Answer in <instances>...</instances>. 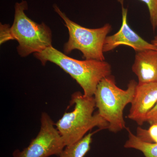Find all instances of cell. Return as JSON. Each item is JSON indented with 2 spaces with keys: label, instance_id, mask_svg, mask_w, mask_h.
<instances>
[{
  "label": "cell",
  "instance_id": "cell-1",
  "mask_svg": "<svg viewBox=\"0 0 157 157\" xmlns=\"http://www.w3.org/2000/svg\"><path fill=\"white\" fill-rule=\"evenodd\" d=\"M34 56L43 65L47 62L55 64L68 73L80 85L83 94L94 97L98 84L111 75V65L105 61L95 59L79 60L70 58L51 46Z\"/></svg>",
  "mask_w": 157,
  "mask_h": 157
},
{
  "label": "cell",
  "instance_id": "cell-2",
  "mask_svg": "<svg viewBox=\"0 0 157 157\" xmlns=\"http://www.w3.org/2000/svg\"><path fill=\"white\" fill-rule=\"evenodd\" d=\"M70 103L74 104L73 111L65 113L55 124L66 146L76 143L95 127L108 129L109 124L98 112L94 97H87L80 92L72 95Z\"/></svg>",
  "mask_w": 157,
  "mask_h": 157
},
{
  "label": "cell",
  "instance_id": "cell-3",
  "mask_svg": "<svg viewBox=\"0 0 157 157\" xmlns=\"http://www.w3.org/2000/svg\"><path fill=\"white\" fill-rule=\"evenodd\" d=\"M137 83L130 80L126 90L117 86L115 77L112 75L103 78L98 84L94 95L98 112L109 124L108 130L117 133L126 128L124 109L131 104Z\"/></svg>",
  "mask_w": 157,
  "mask_h": 157
},
{
  "label": "cell",
  "instance_id": "cell-4",
  "mask_svg": "<svg viewBox=\"0 0 157 157\" xmlns=\"http://www.w3.org/2000/svg\"><path fill=\"white\" fill-rule=\"evenodd\" d=\"M28 9L26 1L15 3L14 22L11 27L13 39L18 42L17 52L22 57L52 46L50 28L44 23L38 24L29 18L25 12Z\"/></svg>",
  "mask_w": 157,
  "mask_h": 157
},
{
  "label": "cell",
  "instance_id": "cell-5",
  "mask_svg": "<svg viewBox=\"0 0 157 157\" xmlns=\"http://www.w3.org/2000/svg\"><path fill=\"white\" fill-rule=\"evenodd\" d=\"M53 7L64 21L69 32V40L63 47L65 54L77 49L82 53L85 59L105 61L103 48L105 39L112 30L111 25L106 24L97 29L83 27L68 18L56 5L54 4Z\"/></svg>",
  "mask_w": 157,
  "mask_h": 157
},
{
  "label": "cell",
  "instance_id": "cell-6",
  "mask_svg": "<svg viewBox=\"0 0 157 157\" xmlns=\"http://www.w3.org/2000/svg\"><path fill=\"white\" fill-rule=\"evenodd\" d=\"M41 127L36 137L22 151L16 150L14 157H48L59 156L66 145L63 137L48 113H42Z\"/></svg>",
  "mask_w": 157,
  "mask_h": 157
},
{
  "label": "cell",
  "instance_id": "cell-7",
  "mask_svg": "<svg viewBox=\"0 0 157 157\" xmlns=\"http://www.w3.org/2000/svg\"><path fill=\"white\" fill-rule=\"evenodd\" d=\"M128 11V9L122 5L121 26L117 33L106 37L103 48L104 53L111 51L121 45L129 46L136 52L147 49L157 50L151 43L145 41L129 26L127 21Z\"/></svg>",
  "mask_w": 157,
  "mask_h": 157
},
{
  "label": "cell",
  "instance_id": "cell-8",
  "mask_svg": "<svg viewBox=\"0 0 157 157\" xmlns=\"http://www.w3.org/2000/svg\"><path fill=\"white\" fill-rule=\"evenodd\" d=\"M157 103V82L137 83L128 117L139 126Z\"/></svg>",
  "mask_w": 157,
  "mask_h": 157
},
{
  "label": "cell",
  "instance_id": "cell-9",
  "mask_svg": "<svg viewBox=\"0 0 157 157\" xmlns=\"http://www.w3.org/2000/svg\"><path fill=\"white\" fill-rule=\"evenodd\" d=\"M132 70L139 83L157 82V50L147 49L136 52Z\"/></svg>",
  "mask_w": 157,
  "mask_h": 157
},
{
  "label": "cell",
  "instance_id": "cell-10",
  "mask_svg": "<svg viewBox=\"0 0 157 157\" xmlns=\"http://www.w3.org/2000/svg\"><path fill=\"white\" fill-rule=\"evenodd\" d=\"M128 133V140L124 145L127 148H133L143 153L145 157H157V144L148 143L140 139L127 128Z\"/></svg>",
  "mask_w": 157,
  "mask_h": 157
},
{
  "label": "cell",
  "instance_id": "cell-11",
  "mask_svg": "<svg viewBox=\"0 0 157 157\" xmlns=\"http://www.w3.org/2000/svg\"><path fill=\"white\" fill-rule=\"evenodd\" d=\"M94 132L88 133L76 143L65 147L59 157H84L89 151Z\"/></svg>",
  "mask_w": 157,
  "mask_h": 157
},
{
  "label": "cell",
  "instance_id": "cell-12",
  "mask_svg": "<svg viewBox=\"0 0 157 157\" xmlns=\"http://www.w3.org/2000/svg\"><path fill=\"white\" fill-rule=\"evenodd\" d=\"M148 8L150 19L153 31L157 28V0H140Z\"/></svg>",
  "mask_w": 157,
  "mask_h": 157
},
{
  "label": "cell",
  "instance_id": "cell-13",
  "mask_svg": "<svg viewBox=\"0 0 157 157\" xmlns=\"http://www.w3.org/2000/svg\"><path fill=\"white\" fill-rule=\"evenodd\" d=\"M0 31L1 45L9 40H14L11 33V27L9 25L1 24Z\"/></svg>",
  "mask_w": 157,
  "mask_h": 157
},
{
  "label": "cell",
  "instance_id": "cell-14",
  "mask_svg": "<svg viewBox=\"0 0 157 157\" xmlns=\"http://www.w3.org/2000/svg\"><path fill=\"white\" fill-rule=\"evenodd\" d=\"M146 122L151 125L157 124V103L147 113L145 120V122Z\"/></svg>",
  "mask_w": 157,
  "mask_h": 157
},
{
  "label": "cell",
  "instance_id": "cell-15",
  "mask_svg": "<svg viewBox=\"0 0 157 157\" xmlns=\"http://www.w3.org/2000/svg\"><path fill=\"white\" fill-rule=\"evenodd\" d=\"M150 143L157 144V124L151 125L147 130Z\"/></svg>",
  "mask_w": 157,
  "mask_h": 157
},
{
  "label": "cell",
  "instance_id": "cell-16",
  "mask_svg": "<svg viewBox=\"0 0 157 157\" xmlns=\"http://www.w3.org/2000/svg\"><path fill=\"white\" fill-rule=\"evenodd\" d=\"M151 43L153 44L157 49V35L154 38V39L152 40Z\"/></svg>",
  "mask_w": 157,
  "mask_h": 157
}]
</instances>
